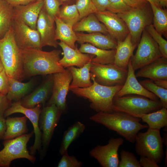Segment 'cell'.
<instances>
[{
    "label": "cell",
    "mask_w": 167,
    "mask_h": 167,
    "mask_svg": "<svg viewBox=\"0 0 167 167\" xmlns=\"http://www.w3.org/2000/svg\"><path fill=\"white\" fill-rule=\"evenodd\" d=\"M19 50L24 78L53 74L65 70L59 63L60 50L48 52L30 48Z\"/></svg>",
    "instance_id": "1"
},
{
    "label": "cell",
    "mask_w": 167,
    "mask_h": 167,
    "mask_svg": "<svg viewBox=\"0 0 167 167\" xmlns=\"http://www.w3.org/2000/svg\"><path fill=\"white\" fill-rule=\"evenodd\" d=\"M89 119L115 131L132 143H135L137 135L140 130L148 128V125L140 122V118L120 112H98Z\"/></svg>",
    "instance_id": "2"
},
{
    "label": "cell",
    "mask_w": 167,
    "mask_h": 167,
    "mask_svg": "<svg viewBox=\"0 0 167 167\" xmlns=\"http://www.w3.org/2000/svg\"><path fill=\"white\" fill-rule=\"evenodd\" d=\"M92 84L85 88H76L71 90L77 96L89 100L91 108L97 112L111 113L113 99L123 85L108 86L96 82L91 75Z\"/></svg>",
    "instance_id": "3"
},
{
    "label": "cell",
    "mask_w": 167,
    "mask_h": 167,
    "mask_svg": "<svg viewBox=\"0 0 167 167\" xmlns=\"http://www.w3.org/2000/svg\"><path fill=\"white\" fill-rule=\"evenodd\" d=\"M0 58L9 78L19 81L24 78L19 49L15 41L11 26L0 39Z\"/></svg>",
    "instance_id": "4"
},
{
    "label": "cell",
    "mask_w": 167,
    "mask_h": 167,
    "mask_svg": "<svg viewBox=\"0 0 167 167\" xmlns=\"http://www.w3.org/2000/svg\"><path fill=\"white\" fill-rule=\"evenodd\" d=\"M162 107L160 100L154 101L136 94L114 97L112 102L113 111L125 113L139 118L143 114L156 111Z\"/></svg>",
    "instance_id": "5"
},
{
    "label": "cell",
    "mask_w": 167,
    "mask_h": 167,
    "mask_svg": "<svg viewBox=\"0 0 167 167\" xmlns=\"http://www.w3.org/2000/svg\"><path fill=\"white\" fill-rule=\"evenodd\" d=\"M117 14L126 24L132 43L136 47L143 30L153 21V14L149 3Z\"/></svg>",
    "instance_id": "6"
},
{
    "label": "cell",
    "mask_w": 167,
    "mask_h": 167,
    "mask_svg": "<svg viewBox=\"0 0 167 167\" xmlns=\"http://www.w3.org/2000/svg\"><path fill=\"white\" fill-rule=\"evenodd\" d=\"M136 152L140 156L148 157L157 164L164 156L163 142L160 130L148 128L144 132H138L135 139Z\"/></svg>",
    "instance_id": "7"
},
{
    "label": "cell",
    "mask_w": 167,
    "mask_h": 167,
    "mask_svg": "<svg viewBox=\"0 0 167 167\" xmlns=\"http://www.w3.org/2000/svg\"><path fill=\"white\" fill-rule=\"evenodd\" d=\"M34 131L14 139L5 140L4 147L0 151V167H9L11 162L17 159L25 158L34 163L35 157L27 149V144Z\"/></svg>",
    "instance_id": "8"
},
{
    "label": "cell",
    "mask_w": 167,
    "mask_h": 167,
    "mask_svg": "<svg viewBox=\"0 0 167 167\" xmlns=\"http://www.w3.org/2000/svg\"><path fill=\"white\" fill-rule=\"evenodd\" d=\"M135 53L130 60L135 71L162 57L158 44L145 29L137 45Z\"/></svg>",
    "instance_id": "9"
},
{
    "label": "cell",
    "mask_w": 167,
    "mask_h": 167,
    "mask_svg": "<svg viewBox=\"0 0 167 167\" xmlns=\"http://www.w3.org/2000/svg\"><path fill=\"white\" fill-rule=\"evenodd\" d=\"M90 72L99 84L113 86L123 85L127 76L128 69H122L114 64L91 63Z\"/></svg>",
    "instance_id": "10"
},
{
    "label": "cell",
    "mask_w": 167,
    "mask_h": 167,
    "mask_svg": "<svg viewBox=\"0 0 167 167\" xmlns=\"http://www.w3.org/2000/svg\"><path fill=\"white\" fill-rule=\"evenodd\" d=\"M62 114L54 104L47 105L42 109L39 121V127L42 131V148L40 151L41 158H43L46 153Z\"/></svg>",
    "instance_id": "11"
},
{
    "label": "cell",
    "mask_w": 167,
    "mask_h": 167,
    "mask_svg": "<svg viewBox=\"0 0 167 167\" xmlns=\"http://www.w3.org/2000/svg\"><path fill=\"white\" fill-rule=\"evenodd\" d=\"M42 109L40 104L33 108H25L21 105L19 101L12 103L4 114L5 118L15 113H21L25 115L31 122L34 128L35 139L33 145L30 148V152L33 156L37 151L40 152L42 148V134L39 125V118Z\"/></svg>",
    "instance_id": "12"
},
{
    "label": "cell",
    "mask_w": 167,
    "mask_h": 167,
    "mask_svg": "<svg viewBox=\"0 0 167 167\" xmlns=\"http://www.w3.org/2000/svg\"><path fill=\"white\" fill-rule=\"evenodd\" d=\"M53 85L52 95L47 105L54 104L62 113L67 110L66 97L72 79L71 74L67 68L63 71L53 74Z\"/></svg>",
    "instance_id": "13"
},
{
    "label": "cell",
    "mask_w": 167,
    "mask_h": 167,
    "mask_svg": "<svg viewBox=\"0 0 167 167\" xmlns=\"http://www.w3.org/2000/svg\"><path fill=\"white\" fill-rule=\"evenodd\" d=\"M123 143L122 138H111L107 144L97 145L90 151L89 154L102 167H118L119 161L118 151Z\"/></svg>",
    "instance_id": "14"
},
{
    "label": "cell",
    "mask_w": 167,
    "mask_h": 167,
    "mask_svg": "<svg viewBox=\"0 0 167 167\" xmlns=\"http://www.w3.org/2000/svg\"><path fill=\"white\" fill-rule=\"evenodd\" d=\"M11 27L16 43L19 49L36 48L42 49L39 34L22 20L14 18Z\"/></svg>",
    "instance_id": "15"
},
{
    "label": "cell",
    "mask_w": 167,
    "mask_h": 167,
    "mask_svg": "<svg viewBox=\"0 0 167 167\" xmlns=\"http://www.w3.org/2000/svg\"><path fill=\"white\" fill-rule=\"evenodd\" d=\"M94 14L105 25L109 34L117 41H123L130 33L126 24L117 14L107 10Z\"/></svg>",
    "instance_id": "16"
},
{
    "label": "cell",
    "mask_w": 167,
    "mask_h": 167,
    "mask_svg": "<svg viewBox=\"0 0 167 167\" xmlns=\"http://www.w3.org/2000/svg\"><path fill=\"white\" fill-rule=\"evenodd\" d=\"M55 23L50 19L43 7L36 24V30L40 35L42 48L46 46L57 48L58 45V42L56 39Z\"/></svg>",
    "instance_id": "17"
},
{
    "label": "cell",
    "mask_w": 167,
    "mask_h": 167,
    "mask_svg": "<svg viewBox=\"0 0 167 167\" xmlns=\"http://www.w3.org/2000/svg\"><path fill=\"white\" fill-rule=\"evenodd\" d=\"M128 73L126 81L122 88L114 97H120L128 94H136L146 97L154 101L159 100L156 95L144 87L138 81L131 60L128 65Z\"/></svg>",
    "instance_id": "18"
},
{
    "label": "cell",
    "mask_w": 167,
    "mask_h": 167,
    "mask_svg": "<svg viewBox=\"0 0 167 167\" xmlns=\"http://www.w3.org/2000/svg\"><path fill=\"white\" fill-rule=\"evenodd\" d=\"M43 6V0H37L26 5L14 6V18L22 20L31 28L36 30L37 19Z\"/></svg>",
    "instance_id": "19"
},
{
    "label": "cell",
    "mask_w": 167,
    "mask_h": 167,
    "mask_svg": "<svg viewBox=\"0 0 167 167\" xmlns=\"http://www.w3.org/2000/svg\"><path fill=\"white\" fill-rule=\"evenodd\" d=\"M58 45L62 48L63 54V56L60 59L59 63L64 68L71 66L81 67L91 62L92 59L94 57L91 54L82 53L77 45L74 49L61 41L58 43Z\"/></svg>",
    "instance_id": "20"
},
{
    "label": "cell",
    "mask_w": 167,
    "mask_h": 167,
    "mask_svg": "<svg viewBox=\"0 0 167 167\" xmlns=\"http://www.w3.org/2000/svg\"><path fill=\"white\" fill-rule=\"evenodd\" d=\"M53 74L30 93L20 101L21 105L28 108L34 107L38 104H44L48 99L53 85Z\"/></svg>",
    "instance_id": "21"
},
{
    "label": "cell",
    "mask_w": 167,
    "mask_h": 167,
    "mask_svg": "<svg viewBox=\"0 0 167 167\" xmlns=\"http://www.w3.org/2000/svg\"><path fill=\"white\" fill-rule=\"evenodd\" d=\"M77 42L79 44L88 43L94 46L104 50H115L117 41L109 34L95 32L84 33L76 32Z\"/></svg>",
    "instance_id": "22"
},
{
    "label": "cell",
    "mask_w": 167,
    "mask_h": 167,
    "mask_svg": "<svg viewBox=\"0 0 167 167\" xmlns=\"http://www.w3.org/2000/svg\"><path fill=\"white\" fill-rule=\"evenodd\" d=\"M136 77H144L152 80L167 79V58L161 57L140 69Z\"/></svg>",
    "instance_id": "23"
},
{
    "label": "cell",
    "mask_w": 167,
    "mask_h": 167,
    "mask_svg": "<svg viewBox=\"0 0 167 167\" xmlns=\"http://www.w3.org/2000/svg\"><path fill=\"white\" fill-rule=\"evenodd\" d=\"M114 64L123 69H128V65L136 48L132 43L130 33L122 41H117Z\"/></svg>",
    "instance_id": "24"
},
{
    "label": "cell",
    "mask_w": 167,
    "mask_h": 167,
    "mask_svg": "<svg viewBox=\"0 0 167 167\" xmlns=\"http://www.w3.org/2000/svg\"><path fill=\"white\" fill-rule=\"evenodd\" d=\"M79 49L82 53L91 54L94 56L91 60L92 63L114 64L116 49H103L88 43L81 44Z\"/></svg>",
    "instance_id": "25"
},
{
    "label": "cell",
    "mask_w": 167,
    "mask_h": 167,
    "mask_svg": "<svg viewBox=\"0 0 167 167\" xmlns=\"http://www.w3.org/2000/svg\"><path fill=\"white\" fill-rule=\"evenodd\" d=\"M91 65V62H89L81 67L71 66L67 68L71 72L72 77L69 90L78 88H87L92 84L90 72Z\"/></svg>",
    "instance_id": "26"
},
{
    "label": "cell",
    "mask_w": 167,
    "mask_h": 167,
    "mask_svg": "<svg viewBox=\"0 0 167 167\" xmlns=\"http://www.w3.org/2000/svg\"><path fill=\"white\" fill-rule=\"evenodd\" d=\"M73 29L75 32H99L105 35L109 34L105 25L101 22L94 13L89 14L81 19L73 26Z\"/></svg>",
    "instance_id": "27"
},
{
    "label": "cell",
    "mask_w": 167,
    "mask_h": 167,
    "mask_svg": "<svg viewBox=\"0 0 167 167\" xmlns=\"http://www.w3.org/2000/svg\"><path fill=\"white\" fill-rule=\"evenodd\" d=\"M28 118L25 116L13 118L7 117L6 119V128L2 139L5 140L14 139L27 133Z\"/></svg>",
    "instance_id": "28"
},
{
    "label": "cell",
    "mask_w": 167,
    "mask_h": 167,
    "mask_svg": "<svg viewBox=\"0 0 167 167\" xmlns=\"http://www.w3.org/2000/svg\"><path fill=\"white\" fill-rule=\"evenodd\" d=\"M34 84V81L33 79L23 83L15 79L9 78V86L6 97L12 101H20L29 92Z\"/></svg>",
    "instance_id": "29"
},
{
    "label": "cell",
    "mask_w": 167,
    "mask_h": 167,
    "mask_svg": "<svg viewBox=\"0 0 167 167\" xmlns=\"http://www.w3.org/2000/svg\"><path fill=\"white\" fill-rule=\"evenodd\" d=\"M55 23L56 25V40L62 41L68 46L75 49L76 45L75 43L77 41V37L73 27L65 23L58 17L55 18Z\"/></svg>",
    "instance_id": "30"
},
{
    "label": "cell",
    "mask_w": 167,
    "mask_h": 167,
    "mask_svg": "<svg viewBox=\"0 0 167 167\" xmlns=\"http://www.w3.org/2000/svg\"><path fill=\"white\" fill-rule=\"evenodd\" d=\"M85 128L84 124L78 121L64 131L59 150L60 155L68 154L70 144L84 132Z\"/></svg>",
    "instance_id": "31"
},
{
    "label": "cell",
    "mask_w": 167,
    "mask_h": 167,
    "mask_svg": "<svg viewBox=\"0 0 167 167\" xmlns=\"http://www.w3.org/2000/svg\"><path fill=\"white\" fill-rule=\"evenodd\" d=\"M140 118L147 124L148 128L160 130L167 126V108L163 107L156 111L143 114Z\"/></svg>",
    "instance_id": "32"
},
{
    "label": "cell",
    "mask_w": 167,
    "mask_h": 167,
    "mask_svg": "<svg viewBox=\"0 0 167 167\" xmlns=\"http://www.w3.org/2000/svg\"><path fill=\"white\" fill-rule=\"evenodd\" d=\"M14 18V7L5 0H0V39L11 27Z\"/></svg>",
    "instance_id": "33"
},
{
    "label": "cell",
    "mask_w": 167,
    "mask_h": 167,
    "mask_svg": "<svg viewBox=\"0 0 167 167\" xmlns=\"http://www.w3.org/2000/svg\"><path fill=\"white\" fill-rule=\"evenodd\" d=\"M153 14L152 24L156 30L161 35L167 36V11L152 2H148Z\"/></svg>",
    "instance_id": "34"
},
{
    "label": "cell",
    "mask_w": 167,
    "mask_h": 167,
    "mask_svg": "<svg viewBox=\"0 0 167 167\" xmlns=\"http://www.w3.org/2000/svg\"><path fill=\"white\" fill-rule=\"evenodd\" d=\"M57 17L72 27L80 20L79 14L75 4L62 5Z\"/></svg>",
    "instance_id": "35"
},
{
    "label": "cell",
    "mask_w": 167,
    "mask_h": 167,
    "mask_svg": "<svg viewBox=\"0 0 167 167\" xmlns=\"http://www.w3.org/2000/svg\"><path fill=\"white\" fill-rule=\"evenodd\" d=\"M139 83L146 89L157 96L163 107L167 108V89L159 86L150 79L141 80Z\"/></svg>",
    "instance_id": "36"
},
{
    "label": "cell",
    "mask_w": 167,
    "mask_h": 167,
    "mask_svg": "<svg viewBox=\"0 0 167 167\" xmlns=\"http://www.w3.org/2000/svg\"><path fill=\"white\" fill-rule=\"evenodd\" d=\"M146 30L158 44L162 57L167 58V41L155 29L152 24L147 26Z\"/></svg>",
    "instance_id": "37"
},
{
    "label": "cell",
    "mask_w": 167,
    "mask_h": 167,
    "mask_svg": "<svg viewBox=\"0 0 167 167\" xmlns=\"http://www.w3.org/2000/svg\"><path fill=\"white\" fill-rule=\"evenodd\" d=\"M75 4L79 14L80 20L97 11L91 0H76Z\"/></svg>",
    "instance_id": "38"
},
{
    "label": "cell",
    "mask_w": 167,
    "mask_h": 167,
    "mask_svg": "<svg viewBox=\"0 0 167 167\" xmlns=\"http://www.w3.org/2000/svg\"><path fill=\"white\" fill-rule=\"evenodd\" d=\"M118 167H141L139 161L132 152L122 150Z\"/></svg>",
    "instance_id": "39"
},
{
    "label": "cell",
    "mask_w": 167,
    "mask_h": 167,
    "mask_svg": "<svg viewBox=\"0 0 167 167\" xmlns=\"http://www.w3.org/2000/svg\"><path fill=\"white\" fill-rule=\"evenodd\" d=\"M44 7L50 19L55 22V18L57 17L61 5L59 0H43Z\"/></svg>",
    "instance_id": "40"
},
{
    "label": "cell",
    "mask_w": 167,
    "mask_h": 167,
    "mask_svg": "<svg viewBox=\"0 0 167 167\" xmlns=\"http://www.w3.org/2000/svg\"><path fill=\"white\" fill-rule=\"evenodd\" d=\"M58 163V167H81L82 165L81 161H78L73 156H69L68 154L62 155Z\"/></svg>",
    "instance_id": "41"
},
{
    "label": "cell",
    "mask_w": 167,
    "mask_h": 167,
    "mask_svg": "<svg viewBox=\"0 0 167 167\" xmlns=\"http://www.w3.org/2000/svg\"><path fill=\"white\" fill-rule=\"evenodd\" d=\"M111 11L118 14L127 11L131 8L124 0H109Z\"/></svg>",
    "instance_id": "42"
},
{
    "label": "cell",
    "mask_w": 167,
    "mask_h": 167,
    "mask_svg": "<svg viewBox=\"0 0 167 167\" xmlns=\"http://www.w3.org/2000/svg\"><path fill=\"white\" fill-rule=\"evenodd\" d=\"M8 86L9 78L4 69L0 73V93L6 95Z\"/></svg>",
    "instance_id": "43"
},
{
    "label": "cell",
    "mask_w": 167,
    "mask_h": 167,
    "mask_svg": "<svg viewBox=\"0 0 167 167\" xmlns=\"http://www.w3.org/2000/svg\"><path fill=\"white\" fill-rule=\"evenodd\" d=\"M12 103V101L7 98L6 95L0 93V116H4L5 111Z\"/></svg>",
    "instance_id": "44"
},
{
    "label": "cell",
    "mask_w": 167,
    "mask_h": 167,
    "mask_svg": "<svg viewBox=\"0 0 167 167\" xmlns=\"http://www.w3.org/2000/svg\"><path fill=\"white\" fill-rule=\"evenodd\" d=\"M91 1L97 9V11L107 10L111 11V6L109 0H91Z\"/></svg>",
    "instance_id": "45"
},
{
    "label": "cell",
    "mask_w": 167,
    "mask_h": 167,
    "mask_svg": "<svg viewBox=\"0 0 167 167\" xmlns=\"http://www.w3.org/2000/svg\"><path fill=\"white\" fill-rule=\"evenodd\" d=\"M139 162L141 167H159V166L155 161L150 158L144 156H140Z\"/></svg>",
    "instance_id": "46"
},
{
    "label": "cell",
    "mask_w": 167,
    "mask_h": 167,
    "mask_svg": "<svg viewBox=\"0 0 167 167\" xmlns=\"http://www.w3.org/2000/svg\"><path fill=\"white\" fill-rule=\"evenodd\" d=\"M132 8L141 6L146 4L148 2L147 0H124Z\"/></svg>",
    "instance_id": "47"
},
{
    "label": "cell",
    "mask_w": 167,
    "mask_h": 167,
    "mask_svg": "<svg viewBox=\"0 0 167 167\" xmlns=\"http://www.w3.org/2000/svg\"><path fill=\"white\" fill-rule=\"evenodd\" d=\"M12 6H15L26 5L37 0H4Z\"/></svg>",
    "instance_id": "48"
},
{
    "label": "cell",
    "mask_w": 167,
    "mask_h": 167,
    "mask_svg": "<svg viewBox=\"0 0 167 167\" xmlns=\"http://www.w3.org/2000/svg\"><path fill=\"white\" fill-rule=\"evenodd\" d=\"M6 128L5 117L4 116H0V139H3Z\"/></svg>",
    "instance_id": "49"
},
{
    "label": "cell",
    "mask_w": 167,
    "mask_h": 167,
    "mask_svg": "<svg viewBox=\"0 0 167 167\" xmlns=\"http://www.w3.org/2000/svg\"><path fill=\"white\" fill-rule=\"evenodd\" d=\"M153 81L159 86L167 89V79H160Z\"/></svg>",
    "instance_id": "50"
},
{
    "label": "cell",
    "mask_w": 167,
    "mask_h": 167,
    "mask_svg": "<svg viewBox=\"0 0 167 167\" xmlns=\"http://www.w3.org/2000/svg\"><path fill=\"white\" fill-rule=\"evenodd\" d=\"M61 5L69 4H71L73 2L76 0H59Z\"/></svg>",
    "instance_id": "51"
},
{
    "label": "cell",
    "mask_w": 167,
    "mask_h": 167,
    "mask_svg": "<svg viewBox=\"0 0 167 167\" xmlns=\"http://www.w3.org/2000/svg\"><path fill=\"white\" fill-rule=\"evenodd\" d=\"M161 6L166 7L167 6V0H158Z\"/></svg>",
    "instance_id": "52"
},
{
    "label": "cell",
    "mask_w": 167,
    "mask_h": 167,
    "mask_svg": "<svg viewBox=\"0 0 167 167\" xmlns=\"http://www.w3.org/2000/svg\"><path fill=\"white\" fill-rule=\"evenodd\" d=\"M167 132H165V133H164L163 138H162V141L163 143L165 144V145L167 147Z\"/></svg>",
    "instance_id": "53"
},
{
    "label": "cell",
    "mask_w": 167,
    "mask_h": 167,
    "mask_svg": "<svg viewBox=\"0 0 167 167\" xmlns=\"http://www.w3.org/2000/svg\"><path fill=\"white\" fill-rule=\"evenodd\" d=\"M148 2L153 3L157 6L161 8L158 0H147Z\"/></svg>",
    "instance_id": "54"
},
{
    "label": "cell",
    "mask_w": 167,
    "mask_h": 167,
    "mask_svg": "<svg viewBox=\"0 0 167 167\" xmlns=\"http://www.w3.org/2000/svg\"><path fill=\"white\" fill-rule=\"evenodd\" d=\"M4 69L2 63L0 58V73Z\"/></svg>",
    "instance_id": "55"
}]
</instances>
